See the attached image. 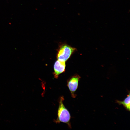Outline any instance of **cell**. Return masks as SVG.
<instances>
[{
  "instance_id": "obj_1",
  "label": "cell",
  "mask_w": 130,
  "mask_h": 130,
  "mask_svg": "<svg viewBox=\"0 0 130 130\" xmlns=\"http://www.w3.org/2000/svg\"><path fill=\"white\" fill-rule=\"evenodd\" d=\"M64 99L63 96L59 98V105L57 111V119L54 120V122L56 123H59L60 122L65 123L70 128H71L70 122L71 116L69 111L63 104Z\"/></svg>"
},
{
  "instance_id": "obj_2",
  "label": "cell",
  "mask_w": 130,
  "mask_h": 130,
  "mask_svg": "<svg viewBox=\"0 0 130 130\" xmlns=\"http://www.w3.org/2000/svg\"><path fill=\"white\" fill-rule=\"evenodd\" d=\"M76 50L75 48L72 47L67 44H62L59 48L57 58L58 60L65 62Z\"/></svg>"
},
{
  "instance_id": "obj_3",
  "label": "cell",
  "mask_w": 130,
  "mask_h": 130,
  "mask_svg": "<svg viewBox=\"0 0 130 130\" xmlns=\"http://www.w3.org/2000/svg\"><path fill=\"white\" fill-rule=\"evenodd\" d=\"M80 78V77L78 75L75 74L71 76L67 81V86L71 96L73 98H75L76 96L75 92L78 88Z\"/></svg>"
},
{
  "instance_id": "obj_4",
  "label": "cell",
  "mask_w": 130,
  "mask_h": 130,
  "mask_svg": "<svg viewBox=\"0 0 130 130\" xmlns=\"http://www.w3.org/2000/svg\"><path fill=\"white\" fill-rule=\"evenodd\" d=\"M65 62L58 60L55 62L54 66L53 75L55 78H57L59 75L65 71Z\"/></svg>"
},
{
  "instance_id": "obj_5",
  "label": "cell",
  "mask_w": 130,
  "mask_h": 130,
  "mask_svg": "<svg viewBox=\"0 0 130 130\" xmlns=\"http://www.w3.org/2000/svg\"><path fill=\"white\" fill-rule=\"evenodd\" d=\"M130 92L127 95V97L123 101L118 100L116 101V102L120 105H122L128 111H130Z\"/></svg>"
}]
</instances>
